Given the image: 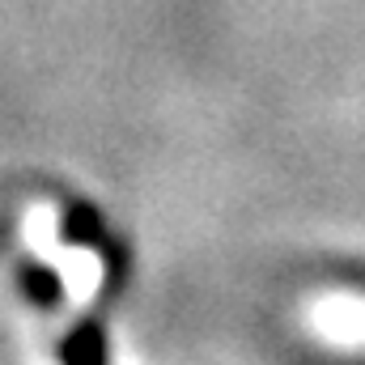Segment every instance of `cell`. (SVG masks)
Listing matches in <instances>:
<instances>
[{
	"label": "cell",
	"mask_w": 365,
	"mask_h": 365,
	"mask_svg": "<svg viewBox=\"0 0 365 365\" xmlns=\"http://www.w3.org/2000/svg\"><path fill=\"white\" fill-rule=\"evenodd\" d=\"M56 353H60V361H68V365H98L110 357V344H106V331L93 319H81V323H73L64 331Z\"/></svg>",
	"instance_id": "2"
},
{
	"label": "cell",
	"mask_w": 365,
	"mask_h": 365,
	"mask_svg": "<svg viewBox=\"0 0 365 365\" xmlns=\"http://www.w3.org/2000/svg\"><path fill=\"white\" fill-rule=\"evenodd\" d=\"M102 212L93 208L90 200H68L60 212V242L68 247H98L102 242Z\"/></svg>",
	"instance_id": "3"
},
{
	"label": "cell",
	"mask_w": 365,
	"mask_h": 365,
	"mask_svg": "<svg viewBox=\"0 0 365 365\" xmlns=\"http://www.w3.org/2000/svg\"><path fill=\"white\" fill-rule=\"evenodd\" d=\"M17 284H21V297H26L34 310H43V314H56V310L64 306V280H60V272H56L51 264H43L38 255H21V264H17Z\"/></svg>",
	"instance_id": "1"
}]
</instances>
